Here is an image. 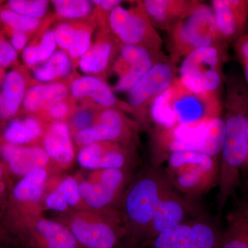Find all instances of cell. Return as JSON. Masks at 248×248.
<instances>
[{
  "instance_id": "38",
  "label": "cell",
  "mask_w": 248,
  "mask_h": 248,
  "mask_svg": "<svg viewBox=\"0 0 248 248\" xmlns=\"http://www.w3.org/2000/svg\"><path fill=\"white\" fill-rule=\"evenodd\" d=\"M17 60V52L11 43L0 36V67L7 68Z\"/></svg>"
},
{
  "instance_id": "33",
  "label": "cell",
  "mask_w": 248,
  "mask_h": 248,
  "mask_svg": "<svg viewBox=\"0 0 248 248\" xmlns=\"http://www.w3.org/2000/svg\"><path fill=\"white\" fill-rule=\"evenodd\" d=\"M102 109L94 104L84 102L81 107H76L70 117V129L73 135L80 130H85L92 126L97 120L98 114Z\"/></svg>"
},
{
  "instance_id": "8",
  "label": "cell",
  "mask_w": 248,
  "mask_h": 248,
  "mask_svg": "<svg viewBox=\"0 0 248 248\" xmlns=\"http://www.w3.org/2000/svg\"><path fill=\"white\" fill-rule=\"evenodd\" d=\"M107 27L122 45L140 46L161 52L163 40L152 24L141 1L133 7L117 6L108 16Z\"/></svg>"
},
{
  "instance_id": "14",
  "label": "cell",
  "mask_w": 248,
  "mask_h": 248,
  "mask_svg": "<svg viewBox=\"0 0 248 248\" xmlns=\"http://www.w3.org/2000/svg\"><path fill=\"white\" fill-rule=\"evenodd\" d=\"M164 55L140 46H121L113 70L118 80L112 88L114 92H129L139 80Z\"/></svg>"
},
{
  "instance_id": "42",
  "label": "cell",
  "mask_w": 248,
  "mask_h": 248,
  "mask_svg": "<svg viewBox=\"0 0 248 248\" xmlns=\"http://www.w3.org/2000/svg\"><path fill=\"white\" fill-rule=\"evenodd\" d=\"M6 170L4 166L0 163V200L4 197L6 187Z\"/></svg>"
},
{
  "instance_id": "37",
  "label": "cell",
  "mask_w": 248,
  "mask_h": 248,
  "mask_svg": "<svg viewBox=\"0 0 248 248\" xmlns=\"http://www.w3.org/2000/svg\"><path fill=\"white\" fill-rule=\"evenodd\" d=\"M234 49L244 71L245 82L248 87V34L241 36L234 42Z\"/></svg>"
},
{
  "instance_id": "36",
  "label": "cell",
  "mask_w": 248,
  "mask_h": 248,
  "mask_svg": "<svg viewBox=\"0 0 248 248\" xmlns=\"http://www.w3.org/2000/svg\"><path fill=\"white\" fill-rule=\"evenodd\" d=\"M53 191L66 203L68 208H76L82 201L79 192V183L75 178H64Z\"/></svg>"
},
{
  "instance_id": "7",
  "label": "cell",
  "mask_w": 248,
  "mask_h": 248,
  "mask_svg": "<svg viewBox=\"0 0 248 248\" xmlns=\"http://www.w3.org/2000/svg\"><path fill=\"white\" fill-rule=\"evenodd\" d=\"M65 226L81 248H116L125 232L120 213L80 210L71 214Z\"/></svg>"
},
{
  "instance_id": "31",
  "label": "cell",
  "mask_w": 248,
  "mask_h": 248,
  "mask_svg": "<svg viewBox=\"0 0 248 248\" xmlns=\"http://www.w3.org/2000/svg\"><path fill=\"white\" fill-rule=\"evenodd\" d=\"M52 2L57 16L68 22L86 19L94 9L92 1L87 0H55Z\"/></svg>"
},
{
  "instance_id": "17",
  "label": "cell",
  "mask_w": 248,
  "mask_h": 248,
  "mask_svg": "<svg viewBox=\"0 0 248 248\" xmlns=\"http://www.w3.org/2000/svg\"><path fill=\"white\" fill-rule=\"evenodd\" d=\"M121 46L107 26L102 27L94 43L79 59L80 69L87 76L101 78L115 61Z\"/></svg>"
},
{
  "instance_id": "34",
  "label": "cell",
  "mask_w": 248,
  "mask_h": 248,
  "mask_svg": "<svg viewBox=\"0 0 248 248\" xmlns=\"http://www.w3.org/2000/svg\"><path fill=\"white\" fill-rule=\"evenodd\" d=\"M8 9L27 16L41 19L48 11L49 1L46 0H11L7 3Z\"/></svg>"
},
{
  "instance_id": "19",
  "label": "cell",
  "mask_w": 248,
  "mask_h": 248,
  "mask_svg": "<svg viewBox=\"0 0 248 248\" xmlns=\"http://www.w3.org/2000/svg\"><path fill=\"white\" fill-rule=\"evenodd\" d=\"M48 173L45 169L35 170L22 177L13 187L9 209L22 213H39Z\"/></svg>"
},
{
  "instance_id": "32",
  "label": "cell",
  "mask_w": 248,
  "mask_h": 248,
  "mask_svg": "<svg viewBox=\"0 0 248 248\" xmlns=\"http://www.w3.org/2000/svg\"><path fill=\"white\" fill-rule=\"evenodd\" d=\"M0 19L13 31H19L25 33H33L40 30L42 25L41 19L27 17L14 12L9 9L0 11Z\"/></svg>"
},
{
  "instance_id": "39",
  "label": "cell",
  "mask_w": 248,
  "mask_h": 248,
  "mask_svg": "<svg viewBox=\"0 0 248 248\" xmlns=\"http://www.w3.org/2000/svg\"><path fill=\"white\" fill-rule=\"evenodd\" d=\"M96 9L103 14L108 15L110 11L122 4V1L120 0H94L92 1Z\"/></svg>"
},
{
  "instance_id": "21",
  "label": "cell",
  "mask_w": 248,
  "mask_h": 248,
  "mask_svg": "<svg viewBox=\"0 0 248 248\" xmlns=\"http://www.w3.org/2000/svg\"><path fill=\"white\" fill-rule=\"evenodd\" d=\"M0 154L11 172L22 177L35 170L45 169L50 161L45 150L39 146H21L6 143L0 148Z\"/></svg>"
},
{
  "instance_id": "24",
  "label": "cell",
  "mask_w": 248,
  "mask_h": 248,
  "mask_svg": "<svg viewBox=\"0 0 248 248\" xmlns=\"http://www.w3.org/2000/svg\"><path fill=\"white\" fill-rule=\"evenodd\" d=\"M198 1L192 0H145L141 1L155 29L169 31L193 9Z\"/></svg>"
},
{
  "instance_id": "9",
  "label": "cell",
  "mask_w": 248,
  "mask_h": 248,
  "mask_svg": "<svg viewBox=\"0 0 248 248\" xmlns=\"http://www.w3.org/2000/svg\"><path fill=\"white\" fill-rule=\"evenodd\" d=\"M166 92L177 125H198L222 115L223 107L219 94L191 92L182 86L177 78Z\"/></svg>"
},
{
  "instance_id": "29",
  "label": "cell",
  "mask_w": 248,
  "mask_h": 248,
  "mask_svg": "<svg viewBox=\"0 0 248 248\" xmlns=\"http://www.w3.org/2000/svg\"><path fill=\"white\" fill-rule=\"evenodd\" d=\"M56 47L53 29H46L43 31L37 43L32 42L24 48L23 60L28 67L34 68L46 62L55 53Z\"/></svg>"
},
{
  "instance_id": "22",
  "label": "cell",
  "mask_w": 248,
  "mask_h": 248,
  "mask_svg": "<svg viewBox=\"0 0 248 248\" xmlns=\"http://www.w3.org/2000/svg\"><path fill=\"white\" fill-rule=\"evenodd\" d=\"M187 211L186 202L171 189L170 186L155 208L149 239H155L160 233L185 222Z\"/></svg>"
},
{
  "instance_id": "28",
  "label": "cell",
  "mask_w": 248,
  "mask_h": 248,
  "mask_svg": "<svg viewBox=\"0 0 248 248\" xmlns=\"http://www.w3.org/2000/svg\"><path fill=\"white\" fill-rule=\"evenodd\" d=\"M46 128L41 119L30 116L22 120L10 122L5 130L4 138L6 143L24 146L43 138Z\"/></svg>"
},
{
  "instance_id": "35",
  "label": "cell",
  "mask_w": 248,
  "mask_h": 248,
  "mask_svg": "<svg viewBox=\"0 0 248 248\" xmlns=\"http://www.w3.org/2000/svg\"><path fill=\"white\" fill-rule=\"evenodd\" d=\"M76 107V101L70 96L50 106L46 110L37 115V117L42 120L49 121L51 123L66 122V120H69Z\"/></svg>"
},
{
  "instance_id": "10",
  "label": "cell",
  "mask_w": 248,
  "mask_h": 248,
  "mask_svg": "<svg viewBox=\"0 0 248 248\" xmlns=\"http://www.w3.org/2000/svg\"><path fill=\"white\" fill-rule=\"evenodd\" d=\"M223 234L204 219L185 221L160 233L154 248H221Z\"/></svg>"
},
{
  "instance_id": "16",
  "label": "cell",
  "mask_w": 248,
  "mask_h": 248,
  "mask_svg": "<svg viewBox=\"0 0 248 248\" xmlns=\"http://www.w3.org/2000/svg\"><path fill=\"white\" fill-rule=\"evenodd\" d=\"M211 7L220 37L228 45L246 33L248 0H213Z\"/></svg>"
},
{
  "instance_id": "26",
  "label": "cell",
  "mask_w": 248,
  "mask_h": 248,
  "mask_svg": "<svg viewBox=\"0 0 248 248\" xmlns=\"http://www.w3.org/2000/svg\"><path fill=\"white\" fill-rule=\"evenodd\" d=\"M0 86V118L9 120L17 114L24 101L27 80L21 72L14 70L5 75Z\"/></svg>"
},
{
  "instance_id": "4",
  "label": "cell",
  "mask_w": 248,
  "mask_h": 248,
  "mask_svg": "<svg viewBox=\"0 0 248 248\" xmlns=\"http://www.w3.org/2000/svg\"><path fill=\"white\" fill-rule=\"evenodd\" d=\"M168 32L171 59L174 62L201 47L227 45L218 34L211 6L199 1Z\"/></svg>"
},
{
  "instance_id": "6",
  "label": "cell",
  "mask_w": 248,
  "mask_h": 248,
  "mask_svg": "<svg viewBox=\"0 0 248 248\" xmlns=\"http://www.w3.org/2000/svg\"><path fill=\"white\" fill-rule=\"evenodd\" d=\"M7 213L10 231L28 248H81L64 224L43 218L39 213L11 209Z\"/></svg>"
},
{
  "instance_id": "41",
  "label": "cell",
  "mask_w": 248,
  "mask_h": 248,
  "mask_svg": "<svg viewBox=\"0 0 248 248\" xmlns=\"http://www.w3.org/2000/svg\"><path fill=\"white\" fill-rule=\"evenodd\" d=\"M0 241L7 244H14L17 242L13 237L12 235L10 234L9 232L1 226H0Z\"/></svg>"
},
{
  "instance_id": "11",
  "label": "cell",
  "mask_w": 248,
  "mask_h": 248,
  "mask_svg": "<svg viewBox=\"0 0 248 248\" xmlns=\"http://www.w3.org/2000/svg\"><path fill=\"white\" fill-rule=\"evenodd\" d=\"M137 124L128 120L123 111L116 108L102 109L94 124L73 134L75 142L83 148L99 142L128 143L133 138Z\"/></svg>"
},
{
  "instance_id": "43",
  "label": "cell",
  "mask_w": 248,
  "mask_h": 248,
  "mask_svg": "<svg viewBox=\"0 0 248 248\" xmlns=\"http://www.w3.org/2000/svg\"><path fill=\"white\" fill-rule=\"evenodd\" d=\"M239 211L248 221V198L241 203Z\"/></svg>"
},
{
  "instance_id": "44",
  "label": "cell",
  "mask_w": 248,
  "mask_h": 248,
  "mask_svg": "<svg viewBox=\"0 0 248 248\" xmlns=\"http://www.w3.org/2000/svg\"><path fill=\"white\" fill-rule=\"evenodd\" d=\"M5 75H4V71H3V68L1 67H0V85L1 84V81H2L3 79H4Z\"/></svg>"
},
{
  "instance_id": "5",
  "label": "cell",
  "mask_w": 248,
  "mask_h": 248,
  "mask_svg": "<svg viewBox=\"0 0 248 248\" xmlns=\"http://www.w3.org/2000/svg\"><path fill=\"white\" fill-rule=\"evenodd\" d=\"M227 45L209 46L192 50L183 59L177 79L187 91L197 94H219Z\"/></svg>"
},
{
  "instance_id": "25",
  "label": "cell",
  "mask_w": 248,
  "mask_h": 248,
  "mask_svg": "<svg viewBox=\"0 0 248 248\" xmlns=\"http://www.w3.org/2000/svg\"><path fill=\"white\" fill-rule=\"evenodd\" d=\"M69 84L66 81L37 84L28 89L22 106L27 112L38 115L55 103L69 96Z\"/></svg>"
},
{
  "instance_id": "40",
  "label": "cell",
  "mask_w": 248,
  "mask_h": 248,
  "mask_svg": "<svg viewBox=\"0 0 248 248\" xmlns=\"http://www.w3.org/2000/svg\"><path fill=\"white\" fill-rule=\"evenodd\" d=\"M11 35V45L17 51L24 50L29 41V36L25 32L13 31Z\"/></svg>"
},
{
  "instance_id": "15",
  "label": "cell",
  "mask_w": 248,
  "mask_h": 248,
  "mask_svg": "<svg viewBox=\"0 0 248 248\" xmlns=\"http://www.w3.org/2000/svg\"><path fill=\"white\" fill-rule=\"evenodd\" d=\"M71 97L77 101L90 103L100 109L116 108L125 112H133L128 105L120 102L112 88L102 78L86 76L70 77Z\"/></svg>"
},
{
  "instance_id": "12",
  "label": "cell",
  "mask_w": 248,
  "mask_h": 248,
  "mask_svg": "<svg viewBox=\"0 0 248 248\" xmlns=\"http://www.w3.org/2000/svg\"><path fill=\"white\" fill-rule=\"evenodd\" d=\"M126 181L124 170H94L84 180L78 182L82 202L91 210L105 211L118 199Z\"/></svg>"
},
{
  "instance_id": "20",
  "label": "cell",
  "mask_w": 248,
  "mask_h": 248,
  "mask_svg": "<svg viewBox=\"0 0 248 248\" xmlns=\"http://www.w3.org/2000/svg\"><path fill=\"white\" fill-rule=\"evenodd\" d=\"M93 24L82 22H63L54 29L57 46L77 61L92 45Z\"/></svg>"
},
{
  "instance_id": "27",
  "label": "cell",
  "mask_w": 248,
  "mask_h": 248,
  "mask_svg": "<svg viewBox=\"0 0 248 248\" xmlns=\"http://www.w3.org/2000/svg\"><path fill=\"white\" fill-rule=\"evenodd\" d=\"M66 52L55 51L46 62L35 67L32 76L37 82L42 84L57 82L60 79L71 77L74 63Z\"/></svg>"
},
{
  "instance_id": "3",
  "label": "cell",
  "mask_w": 248,
  "mask_h": 248,
  "mask_svg": "<svg viewBox=\"0 0 248 248\" xmlns=\"http://www.w3.org/2000/svg\"><path fill=\"white\" fill-rule=\"evenodd\" d=\"M156 141L168 155L178 151H192L215 156L221 154L225 139L222 117L195 125H177L171 128H157Z\"/></svg>"
},
{
  "instance_id": "13",
  "label": "cell",
  "mask_w": 248,
  "mask_h": 248,
  "mask_svg": "<svg viewBox=\"0 0 248 248\" xmlns=\"http://www.w3.org/2000/svg\"><path fill=\"white\" fill-rule=\"evenodd\" d=\"M175 62L164 56L151 67L128 92V105L143 117L153 100L169 89L177 78Z\"/></svg>"
},
{
  "instance_id": "30",
  "label": "cell",
  "mask_w": 248,
  "mask_h": 248,
  "mask_svg": "<svg viewBox=\"0 0 248 248\" xmlns=\"http://www.w3.org/2000/svg\"><path fill=\"white\" fill-rule=\"evenodd\" d=\"M221 248H248V221L239 211L228 218Z\"/></svg>"
},
{
  "instance_id": "1",
  "label": "cell",
  "mask_w": 248,
  "mask_h": 248,
  "mask_svg": "<svg viewBox=\"0 0 248 248\" xmlns=\"http://www.w3.org/2000/svg\"><path fill=\"white\" fill-rule=\"evenodd\" d=\"M170 184L156 170L139 176L124 193L120 215L125 232L136 238H149L156 205Z\"/></svg>"
},
{
  "instance_id": "23",
  "label": "cell",
  "mask_w": 248,
  "mask_h": 248,
  "mask_svg": "<svg viewBox=\"0 0 248 248\" xmlns=\"http://www.w3.org/2000/svg\"><path fill=\"white\" fill-rule=\"evenodd\" d=\"M43 149L50 160L62 167H68L76 157L71 131L66 122H52L42 138Z\"/></svg>"
},
{
  "instance_id": "2",
  "label": "cell",
  "mask_w": 248,
  "mask_h": 248,
  "mask_svg": "<svg viewBox=\"0 0 248 248\" xmlns=\"http://www.w3.org/2000/svg\"><path fill=\"white\" fill-rule=\"evenodd\" d=\"M219 166L216 157L192 151L170 153L165 177L170 186L188 195L205 193L218 185Z\"/></svg>"
},
{
  "instance_id": "18",
  "label": "cell",
  "mask_w": 248,
  "mask_h": 248,
  "mask_svg": "<svg viewBox=\"0 0 248 248\" xmlns=\"http://www.w3.org/2000/svg\"><path fill=\"white\" fill-rule=\"evenodd\" d=\"M78 161L81 167L94 171L125 170L130 161V155L120 143L99 142L81 148L78 155Z\"/></svg>"
},
{
  "instance_id": "45",
  "label": "cell",
  "mask_w": 248,
  "mask_h": 248,
  "mask_svg": "<svg viewBox=\"0 0 248 248\" xmlns=\"http://www.w3.org/2000/svg\"><path fill=\"white\" fill-rule=\"evenodd\" d=\"M246 133H247V140H248V123H247V130H246ZM248 166V159L247 161V164H246Z\"/></svg>"
}]
</instances>
